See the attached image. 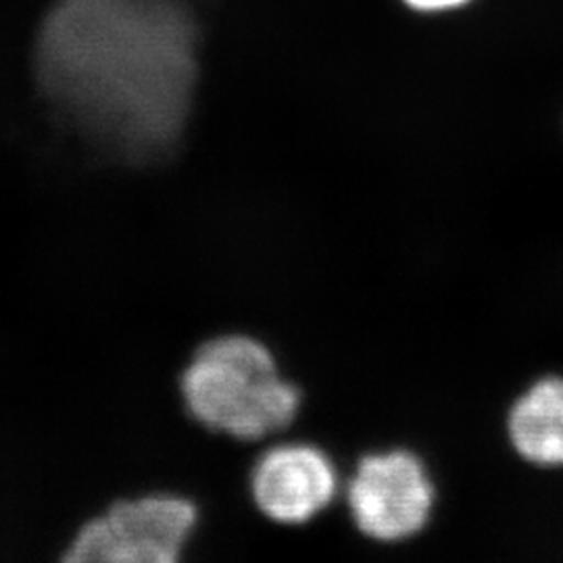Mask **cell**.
Segmentation results:
<instances>
[{
    "mask_svg": "<svg viewBox=\"0 0 563 563\" xmlns=\"http://www.w3.org/2000/svg\"><path fill=\"white\" fill-rule=\"evenodd\" d=\"M197 25L181 0H57L36 80L63 120L128 165L167 159L192 113Z\"/></svg>",
    "mask_w": 563,
    "mask_h": 563,
    "instance_id": "cell-1",
    "label": "cell"
},
{
    "mask_svg": "<svg viewBox=\"0 0 563 563\" xmlns=\"http://www.w3.org/2000/svg\"><path fill=\"white\" fill-rule=\"evenodd\" d=\"M180 393L195 422L236 441H262L288 428L302 401L269 346L246 334L201 344L181 372Z\"/></svg>",
    "mask_w": 563,
    "mask_h": 563,
    "instance_id": "cell-2",
    "label": "cell"
},
{
    "mask_svg": "<svg viewBox=\"0 0 563 563\" xmlns=\"http://www.w3.org/2000/svg\"><path fill=\"white\" fill-rule=\"evenodd\" d=\"M199 522V509L180 495H142L109 505L81 523L63 553L76 563H174Z\"/></svg>",
    "mask_w": 563,
    "mask_h": 563,
    "instance_id": "cell-3",
    "label": "cell"
},
{
    "mask_svg": "<svg viewBox=\"0 0 563 563\" xmlns=\"http://www.w3.org/2000/svg\"><path fill=\"white\" fill-rule=\"evenodd\" d=\"M353 522L380 543L411 539L428 523L434 488L409 451L363 457L346 490Z\"/></svg>",
    "mask_w": 563,
    "mask_h": 563,
    "instance_id": "cell-4",
    "label": "cell"
},
{
    "mask_svg": "<svg viewBox=\"0 0 563 563\" xmlns=\"http://www.w3.org/2000/svg\"><path fill=\"white\" fill-rule=\"evenodd\" d=\"M249 488L265 518L297 526L313 520L332 504L339 474L316 444H276L253 465Z\"/></svg>",
    "mask_w": 563,
    "mask_h": 563,
    "instance_id": "cell-5",
    "label": "cell"
},
{
    "mask_svg": "<svg viewBox=\"0 0 563 563\" xmlns=\"http://www.w3.org/2000/svg\"><path fill=\"white\" fill-rule=\"evenodd\" d=\"M509 439L526 462L563 467V380L534 384L509 413Z\"/></svg>",
    "mask_w": 563,
    "mask_h": 563,
    "instance_id": "cell-6",
    "label": "cell"
},
{
    "mask_svg": "<svg viewBox=\"0 0 563 563\" xmlns=\"http://www.w3.org/2000/svg\"><path fill=\"white\" fill-rule=\"evenodd\" d=\"M407 2L422 11H439V9H451V7L463 4L465 0H407Z\"/></svg>",
    "mask_w": 563,
    "mask_h": 563,
    "instance_id": "cell-7",
    "label": "cell"
}]
</instances>
